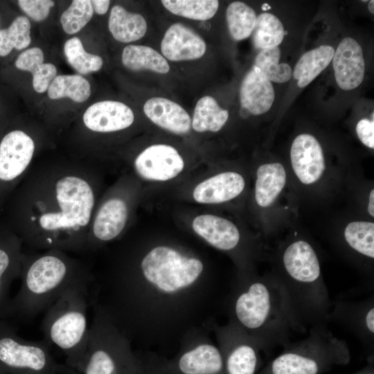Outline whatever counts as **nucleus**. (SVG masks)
Segmentation results:
<instances>
[{
  "instance_id": "f257e3e1",
  "label": "nucleus",
  "mask_w": 374,
  "mask_h": 374,
  "mask_svg": "<svg viewBox=\"0 0 374 374\" xmlns=\"http://www.w3.org/2000/svg\"><path fill=\"white\" fill-rule=\"evenodd\" d=\"M90 287L89 304L134 350L178 348L188 332L215 321L219 286L206 276L202 260L171 246H155L136 263L120 258L93 274Z\"/></svg>"
},
{
  "instance_id": "f03ea898",
  "label": "nucleus",
  "mask_w": 374,
  "mask_h": 374,
  "mask_svg": "<svg viewBox=\"0 0 374 374\" xmlns=\"http://www.w3.org/2000/svg\"><path fill=\"white\" fill-rule=\"evenodd\" d=\"M17 188L13 222L16 234L30 251L85 253L99 200L98 175L91 163L37 159Z\"/></svg>"
},
{
  "instance_id": "7ed1b4c3",
  "label": "nucleus",
  "mask_w": 374,
  "mask_h": 374,
  "mask_svg": "<svg viewBox=\"0 0 374 374\" xmlns=\"http://www.w3.org/2000/svg\"><path fill=\"white\" fill-rule=\"evenodd\" d=\"M228 321L250 336L267 355L300 332L285 294L273 275L241 274L224 301Z\"/></svg>"
},
{
  "instance_id": "20e7f679",
  "label": "nucleus",
  "mask_w": 374,
  "mask_h": 374,
  "mask_svg": "<svg viewBox=\"0 0 374 374\" xmlns=\"http://www.w3.org/2000/svg\"><path fill=\"white\" fill-rule=\"evenodd\" d=\"M59 250L23 252L19 292L10 300L4 316L30 319L48 310L66 291L91 286L92 269L84 261Z\"/></svg>"
},
{
  "instance_id": "39448f33",
  "label": "nucleus",
  "mask_w": 374,
  "mask_h": 374,
  "mask_svg": "<svg viewBox=\"0 0 374 374\" xmlns=\"http://www.w3.org/2000/svg\"><path fill=\"white\" fill-rule=\"evenodd\" d=\"M273 276L285 294L300 332L327 325L332 305L318 255L309 242L296 239L282 248L279 269Z\"/></svg>"
},
{
  "instance_id": "423d86ee",
  "label": "nucleus",
  "mask_w": 374,
  "mask_h": 374,
  "mask_svg": "<svg viewBox=\"0 0 374 374\" xmlns=\"http://www.w3.org/2000/svg\"><path fill=\"white\" fill-rule=\"evenodd\" d=\"M89 287L79 285L66 291L46 310L42 323L44 340L59 348L70 369L80 373L84 367L89 334L87 315Z\"/></svg>"
},
{
  "instance_id": "0eeeda50",
  "label": "nucleus",
  "mask_w": 374,
  "mask_h": 374,
  "mask_svg": "<svg viewBox=\"0 0 374 374\" xmlns=\"http://www.w3.org/2000/svg\"><path fill=\"white\" fill-rule=\"evenodd\" d=\"M350 360L347 343L336 336L327 325L309 329L308 336L290 342L256 374H323Z\"/></svg>"
},
{
  "instance_id": "6e6552de",
  "label": "nucleus",
  "mask_w": 374,
  "mask_h": 374,
  "mask_svg": "<svg viewBox=\"0 0 374 374\" xmlns=\"http://www.w3.org/2000/svg\"><path fill=\"white\" fill-rule=\"evenodd\" d=\"M92 308L82 374H136V357L130 341L100 309Z\"/></svg>"
},
{
  "instance_id": "1a4fd4ad",
  "label": "nucleus",
  "mask_w": 374,
  "mask_h": 374,
  "mask_svg": "<svg viewBox=\"0 0 374 374\" xmlns=\"http://www.w3.org/2000/svg\"><path fill=\"white\" fill-rule=\"evenodd\" d=\"M51 346L44 339L24 340L10 326L0 321V371L4 374H74L55 361Z\"/></svg>"
},
{
  "instance_id": "9d476101",
  "label": "nucleus",
  "mask_w": 374,
  "mask_h": 374,
  "mask_svg": "<svg viewBox=\"0 0 374 374\" xmlns=\"http://www.w3.org/2000/svg\"><path fill=\"white\" fill-rule=\"evenodd\" d=\"M210 333L208 326H201L182 337L175 355L168 358L177 374H226L222 353Z\"/></svg>"
},
{
  "instance_id": "9b49d317",
  "label": "nucleus",
  "mask_w": 374,
  "mask_h": 374,
  "mask_svg": "<svg viewBox=\"0 0 374 374\" xmlns=\"http://www.w3.org/2000/svg\"><path fill=\"white\" fill-rule=\"evenodd\" d=\"M223 357L226 374H256L260 368L262 351L256 342L233 322L208 326Z\"/></svg>"
},
{
  "instance_id": "f8f14e48",
  "label": "nucleus",
  "mask_w": 374,
  "mask_h": 374,
  "mask_svg": "<svg viewBox=\"0 0 374 374\" xmlns=\"http://www.w3.org/2000/svg\"><path fill=\"white\" fill-rule=\"evenodd\" d=\"M37 141L21 129L7 132L0 141V184L18 186L37 159Z\"/></svg>"
},
{
  "instance_id": "ddd939ff",
  "label": "nucleus",
  "mask_w": 374,
  "mask_h": 374,
  "mask_svg": "<svg viewBox=\"0 0 374 374\" xmlns=\"http://www.w3.org/2000/svg\"><path fill=\"white\" fill-rule=\"evenodd\" d=\"M130 214L125 198L111 195L98 202L87 233L86 251H95L114 241L125 231Z\"/></svg>"
},
{
  "instance_id": "4468645a",
  "label": "nucleus",
  "mask_w": 374,
  "mask_h": 374,
  "mask_svg": "<svg viewBox=\"0 0 374 374\" xmlns=\"http://www.w3.org/2000/svg\"><path fill=\"white\" fill-rule=\"evenodd\" d=\"M134 168L143 179L164 181L176 177L181 172L184 162L174 147L155 144L146 148L136 157Z\"/></svg>"
},
{
  "instance_id": "2eb2a0df",
  "label": "nucleus",
  "mask_w": 374,
  "mask_h": 374,
  "mask_svg": "<svg viewBox=\"0 0 374 374\" xmlns=\"http://www.w3.org/2000/svg\"><path fill=\"white\" fill-rule=\"evenodd\" d=\"M290 155L292 170L302 184L314 185L322 178L326 163L321 145L315 136L299 134L292 141Z\"/></svg>"
},
{
  "instance_id": "dca6fc26",
  "label": "nucleus",
  "mask_w": 374,
  "mask_h": 374,
  "mask_svg": "<svg viewBox=\"0 0 374 374\" xmlns=\"http://www.w3.org/2000/svg\"><path fill=\"white\" fill-rule=\"evenodd\" d=\"M134 115L125 104L114 100H103L89 106L82 116L87 130L93 133L107 134L130 127Z\"/></svg>"
},
{
  "instance_id": "f3484780",
  "label": "nucleus",
  "mask_w": 374,
  "mask_h": 374,
  "mask_svg": "<svg viewBox=\"0 0 374 374\" xmlns=\"http://www.w3.org/2000/svg\"><path fill=\"white\" fill-rule=\"evenodd\" d=\"M335 77L338 86L344 90H353L362 82L365 62L362 48L352 37L344 38L332 57Z\"/></svg>"
},
{
  "instance_id": "a211bd4d",
  "label": "nucleus",
  "mask_w": 374,
  "mask_h": 374,
  "mask_svg": "<svg viewBox=\"0 0 374 374\" xmlns=\"http://www.w3.org/2000/svg\"><path fill=\"white\" fill-rule=\"evenodd\" d=\"M206 49V43L198 34L179 23L168 28L161 42L163 55L173 62L199 59Z\"/></svg>"
},
{
  "instance_id": "6ab92c4d",
  "label": "nucleus",
  "mask_w": 374,
  "mask_h": 374,
  "mask_svg": "<svg viewBox=\"0 0 374 374\" xmlns=\"http://www.w3.org/2000/svg\"><path fill=\"white\" fill-rule=\"evenodd\" d=\"M192 227L199 236L216 249L232 252L240 247V231L228 219L211 214L199 215L193 220Z\"/></svg>"
},
{
  "instance_id": "aec40b11",
  "label": "nucleus",
  "mask_w": 374,
  "mask_h": 374,
  "mask_svg": "<svg viewBox=\"0 0 374 374\" xmlns=\"http://www.w3.org/2000/svg\"><path fill=\"white\" fill-rule=\"evenodd\" d=\"M244 187L245 181L242 175L233 171L223 172L197 185L193 197L200 204H220L239 196Z\"/></svg>"
},
{
  "instance_id": "412c9836",
  "label": "nucleus",
  "mask_w": 374,
  "mask_h": 374,
  "mask_svg": "<svg viewBox=\"0 0 374 374\" xmlns=\"http://www.w3.org/2000/svg\"><path fill=\"white\" fill-rule=\"evenodd\" d=\"M274 98L275 92L271 82L253 66L240 85L242 109L252 115H261L269 111Z\"/></svg>"
},
{
  "instance_id": "4be33fe9",
  "label": "nucleus",
  "mask_w": 374,
  "mask_h": 374,
  "mask_svg": "<svg viewBox=\"0 0 374 374\" xmlns=\"http://www.w3.org/2000/svg\"><path fill=\"white\" fill-rule=\"evenodd\" d=\"M334 318L350 328L362 341L369 346L374 338V305L373 299L359 302H340L330 311Z\"/></svg>"
},
{
  "instance_id": "5701e85b",
  "label": "nucleus",
  "mask_w": 374,
  "mask_h": 374,
  "mask_svg": "<svg viewBox=\"0 0 374 374\" xmlns=\"http://www.w3.org/2000/svg\"><path fill=\"white\" fill-rule=\"evenodd\" d=\"M22 241L15 233L0 235V317H4L10 300V284L20 277Z\"/></svg>"
},
{
  "instance_id": "b1692460",
  "label": "nucleus",
  "mask_w": 374,
  "mask_h": 374,
  "mask_svg": "<svg viewBox=\"0 0 374 374\" xmlns=\"http://www.w3.org/2000/svg\"><path fill=\"white\" fill-rule=\"evenodd\" d=\"M146 116L155 125L176 134L189 132L191 118L179 104L168 98L153 97L143 106Z\"/></svg>"
},
{
  "instance_id": "393cba45",
  "label": "nucleus",
  "mask_w": 374,
  "mask_h": 374,
  "mask_svg": "<svg viewBox=\"0 0 374 374\" xmlns=\"http://www.w3.org/2000/svg\"><path fill=\"white\" fill-rule=\"evenodd\" d=\"M287 175L279 162L260 165L256 170L254 197L256 204L262 208L271 206L285 187Z\"/></svg>"
},
{
  "instance_id": "a878e982",
  "label": "nucleus",
  "mask_w": 374,
  "mask_h": 374,
  "mask_svg": "<svg viewBox=\"0 0 374 374\" xmlns=\"http://www.w3.org/2000/svg\"><path fill=\"white\" fill-rule=\"evenodd\" d=\"M108 28L113 37L121 42L129 43L141 39L147 31V22L138 13L128 12L123 6L112 7Z\"/></svg>"
},
{
  "instance_id": "bb28decb",
  "label": "nucleus",
  "mask_w": 374,
  "mask_h": 374,
  "mask_svg": "<svg viewBox=\"0 0 374 374\" xmlns=\"http://www.w3.org/2000/svg\"><path fill=\"white\" fill-rule=\"evenodd\" d=\"M44 53L39 47L28 48L15 60V66L33 75V87L39 93L45 92L57 75V69L52 63L44 62Z\"/></svg>"
},
{
  "instance_id": "cd10ccee",
  "label": "nucleus",
  "mask_w": 374,
  "mask_h": 374,
  "mask_svg": "<svg viewBox=\"0 0 374 374\" xmlns=\"http://www.w3.org/2000/svg\"><path fill=\"white\" fill-rule=\"evenodd\" d=\"M335 49L329 45H321L305 53L297 62L292 75L298 80L299 87L309 84L332 60Z\"/></svg>"
},
{
  "instance_id": "c85d7f7f",
  "label": "nucleus",
  "mask_w": 374,
  "mask_h": 374,
  "mask_svg": "<svg viewBox=\"0 0 374 374\" xmlns=\"http://www.w3.org/2000/svg\"><path fill=\"white\" fill-rule=\"evenodd\" d=\"M123 65L132 71L149 70L165 74L170 70L166 59L154 48L141 45H128L122 53Z\"/></svg>"
},
{
  "instance_id": "c756f323",
  "label": "nucleus",
  "mask_w": 374,
  "mask_h": 374,
  "mask_svg": "<svg viewBox=\"0 0 374 374\" xmlns=\"http://www.w3.org/2000/svg\"><path fill=\"white\" fill-rule=\"evenodd\" d=\"M228 118V110L220 107L213 97L205 96L195 105L191 125L197 132H217L223 127Z\"/></svg>"
},
{
  "instance_id": "7c9ffc66",
  "label": "nucleus",
  "mask_w": 374,
  "mask_h": 374,
  "mask_svg": "<svg viewBox=\"0 0 374 374\" xmlns=\"http://www.w3.org/2000/svg\"><path fill=\"white\" fill-rule=\"evenodd\" d=\"M47 91L53 100L69 98L74 102L83 103L91 95V85L80 75H59L52 80Z\"/></svg>"
},
{
  "instance_id": "2f4dec72",
  "label": "nucleus",
  "mask_w": 374,
  "mask_h": 374,
  "mask_svg": "<svg viewBox=\"0 0 374 374\" xmlns=\"http://www.w3.org/2000/svg\"><path fill=\"white\" fill-rule=\"evenodd\" d=\"M226 20L231 36L233 39L240 41L251 35L257 16L254 10L245 3L234 1L226 8Z\"/></svg>"
},
{
  "instance_id": "473e14b6",
  "label": "nucleus",
  "mask_w": 374,
  "mask_h": 374,
  "mask_svg": "<svg viewBox=\"0 0 374 374\" xmlns=\"http://www.w3.org/2000/svg\"><path fill=\"white\" fill-rule=\"evenodd\" d=\"M346 244L364 258H374V223L368 221H353L344 230Z\"/></svg>"
},
{
  "instance_id": "72a5a7b5",
  "label": "nucleus",
  "mask_w": 374,
  "mask_h": 374,
  "mask_svg": "<svg viewBox=\"0 0 374 374\" xmlns=\"http://www.w3.org/2000/svg\"><path fill=\"white\" fill-rule=\"evenodd\" d=\"M253 31V45L261 50L278 46L285 36L282 22L276 16L269 12L262 13L257 17Z\"/></svg>"
},
{
  "instance_id": "f704fd0d",
  "label": "nucleus",
  "mask_w": 374,
  "mask_h": 374,
  "mask_svg": "<svg viewBox=\"0 0 374 374\" xmlns=\"http://www.w3.org/2000/svg\"><path fill=\"white\" fill-rule=\"evenodd\" d=\"M30 22L28 17H17L11 24L0 30V56L8 55L13 48L22 50L31 43Z\"/></svg>"
},
{
  "instance_id": "c9c22d12",
  "label": "nucleus",
  "mask_w": 374,
  "mask_h": 374,
  "mask_svg": "<svg viewBox=\"0 0 374 374\" xmlns=\"http://www.w3.org/2000/svg\"><path fill=\"white\" fill-rule=\"evenodd\" d=\"M161 3L174 15L199 21L212 18L219 7L216 0H163Z\"/></svg>"
},
{
  "instance_id": "e433bc0d",
  "label": "nucleus",
  "mask_w": 374,
  "mask_h": 374,
  "mask_svg": "<svg viewBox=\"0 0 374 374\" xmlns=\"http://www.w3.org/2000/svg\"><path fill=\"white\" fill-rule=\"evenodd\" d=\"M280 50L276 46L262 49L254 61L256 66L271 82L283 83L290 80L292 69L287 63H280Z\"/></svg>"
},
{
  "instance_id": "4c0bfd02",
  "label": "nucleus",
  "mask_w": 374,
  "mask_h": 374,
  "mask_svg": "<svg viewBox=\"0 0 374 374\" xmlns=\"http://www.w3.org/2000/svg\"><path fill=\"white\" fill-rule=\"evenodd\" d=\"M64 53L69 64L82 75L98 71L103 65L102 57L87 53L78 37H71L65 42Z\"/></svg>"
},
{
  "instance_id": "58836bf2",
  "label": "nucleus",
  "mask_w": 374,
  "mask_h": 374,
  "mask_svg": "<svg viewBox=\"0 0 374 374\" xmlns=\"http://www.w3.org/2000/svg\"><path fill=\"white\" fill-rule=\"evenodd\" d=\"M93 10L90 0H73L60 17L63 30L74 35L81 30L91 20Z\"/></svg>"
},
{
  "instance_id": "ea45409f",
  "label": "nucleus",
  "mask_w": 374,
  "mask_h": 374,
  "mask_svg": "<svg viewBox=\"0 0 374 374\" xmlns=\"http://www.w3.org/2000/svg\"><path fill=\"white\" fill-rule=\"evenodd\" d=\"M134 351L137 362L136 374H177L163 355L151 350Z\"/></svg>"
},
{
  "instance_id": "a19ab883",
  "label": "nucleus",
  "mask_w": 374,
  "mask_h": 374,
  "mask_svg": "<svg viewBox=\"0 0 374 374\" xmlns=\"http://www.w3.org/2000/svg\"><path fill=\"white\" fill-rule=\"evenodd\" d=\"M17 3L29 17L38 22L48 16L51 8L55 5L51 0H19Z\"/></svg>"
},
{
  "instance_id": "79ce46f5",
  "label": "nucleus",
  "mask_w": 374,
  "mask_h": 374,
  "mask_svg": "<svg viewBox=\"0 0 374 374\" xmlns=\"http://www.w3.org/2000/svg\"><path fill=\"white\" fill-rule=\"evenodd\" d=\"M356 134L360 141L371 149L374 148V120L362 118L356 125Z\"/></svg>"
},
{
  "instance_id": "37998d69",
  "label": "nucleus",
  "mask_w": 374,
  "mask_h": 374,
  "mask_svg": "<svg viewBox=\"0 0 374 374\" xmlns=\"http://www.w3.org/2000/svg\"><path fill=\"white\" fill-rule=\"evenodd\" d=\"M91 3L93 10V12L98 15L105 14L109 8L110 1L109 0H92Z\"/></svg>"
},
{
  "instance_id": "c03bdc74",
  "label": "nucleus",
  "mask_w": 374,
  "mask_h": 374,
  "mask_svg": "<svg viewBox=\"0 0 374 374\" xmlns=\"http://www.w3.org/2000/svg\"><path fill=\"white\" fill-rule=\"evenodd\" d=\"M367 211L369 215L374 217V190L372 188L368 195V200L367 205Z\"/></svg>"
},
{
  "instance_id": "a18cd8bd",
  "label": "nucleus",
  "mask_w": 374,
  "mask_h": 374,
  "mask_svg": "<svg viewBox=\"0 0 374 374\" xmlns=\"http://www.w3.org/2000/svg\"><path fill=\"white\" fill-rule=\"evenodd\" d=\"M355 374H374L373 358L370 357L367 366Z\"/></svg>"
},
{
  "instance_id": "49530a36",
  "label": "nucleus",
  "mask_w": 374,
  "mask_h": 374,
  "mask_svg": "<svg viewBox=\"0 0 374 374\" xmlns=\"http://www.w3.org/2000/svg\"><path fill=\"white\" fill-rule=\"evenodd\" d=\"M368 10L372 14L374 13V1L372 0L369 2Z\"/></svg>"
},
{
  "instance_id": "de8ad7c7",
  "label": "nucleus",
  "mask_w": 374,
  "mask_h": 374,
  "mask_svg": "<svg viewBox=\"0 0 374 374\" xmlns=\"http://www.w3.org/2000/svg\"><path fill=\"white\" fill-rule=\"evenodd\" d=\"M0 374H4V373L0 371Z\"/></svg>"
},
{
  "instance_id": "09e8293b",
  "label": "nucleus",
  "mask_w": 374,
  "mask_h": 374,
  "mask_svg": "<svg viewBox=\"0 0 374 374\" xmlns=\"http://www.w3.org/2000/svg\"><path fill=\"white\" fill-rule=\"evenodd\" d=\"M48 374H57V373H48Z\"/></svg>"
}]
</instances>
